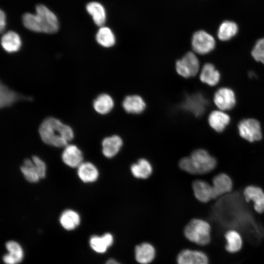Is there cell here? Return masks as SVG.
<instances>
[{
  "label": "cell",
  "mask_w": 264,
  "mask_h": 264,
  "mask_svg": "<svg viewBox=\"0 0 264 264\" xmlns=\"http://www.w3.org/2000/svg\"><path fill=\"white\" fill-rule=\"evenodd\" d=\"M194 195L199 201L206 203L214 198L212 186L200 179L194 181L192 185Z\"/></svg>",
  "instance_id": "4fadbf2b"
},
{
  "label": "cell",
  "mask_w": 264,
  "mask_h": 264,
  "mask_svg": "<svg viewBox=\"0 0 264 264\" xmlns=\"http://www.w3.org/2000/svg\"><path fill=\"white\" fill-rule=\"evenodd\" d=\"M130 171L134 178L140 180H145L152 175L154 167L149 159L141 157L131 165Z\"/></svg>",
  "instance_id": "30bf717a"
},
{
  "label": "cell",
  "mask_w": 264,
  "mask_h": 264,
  "mask_svg": "<svg viewBox=\"0 0 264 264\" xmlns=\"http://www.w3.org/2000/svg\"><path fill=\"white\" fill-rule=\"evenodd\" d=\"M243 195L247 201L253 202L256 212H264V192L261 188L254 186H248L244 189Z\"/></svg>",
  "instance_id": "9a60e30c"
},
{
  "label": "cell",
  "mask_w": 264,
  "mask_h": 264,
  "mask_svg": "<svg viewBox=\"0 0 264 264\" xmlns=\"http://www.w3.org/2000/svg\"><path fill=\"white\" fill-rule=\"evenodd\" d=\"M62 226L66 229L70 230L75 228L80 223V218L75 211L68 209L64 211L60 218Z\"/></svg>",
  "instance_id": "f1b7e54d"
},
{
  "label": "cell",
  "mask_w": 264,
  "mask_h": 264,
  "mask_svg": "<svg viewBox=\"0 0 264 264\" xmlns=\"http://www.w3.org/2000/svg\"><path fill=\"white\" fill-rule=\"evenodd\" d=\"M189 103V107L187 109L196 116L201 115L204 111L205 108V101L202 97L199 95H195L192 97Z\"/></svg>",
  "instance_id": "1f68e13d"
},
{
  "label": "cell",
  "mask_w": 264,
  "mask_h": 264,
  "mask_svg": "<svg viewBox=\"0 0 264 264\" xmlns=\"http://www.w3.org/2000/svg\"><path fill=\"white\" fill-rule=\"evenodd\" d=\"M122 106L124 110L129 114H139L146 108V103L144 99L137 94L126 96L123 99Z\"/></svg>",
  "instance_id": "7c38bea8"
},
{
  "label": "cell",
  "mask_w": 264,
  "mask_h": 264,
  "mask_svg": "<svg viewBox=\"0 0 264 264\" xmlns=\"http://www.w3.org/2000/svg\"><path fill=\"white\" fill-rule=\"evenodd\" d=\"M77 174L79 178L85 183L93 182L99 177L97 168L91 162H83L77 168Z\"/></svg>",
  "instance_id": "ac0fdd59"
},
{
  "label": "cell",
  "mask_w": 264,
  "mask_h": 264,
  "mask_svg": "<svg viewBox=\"0 0 264 264\" xmlns=\"http://www.w3.org/2000/svg\"><path fill=\"white\" fill-rule=\"evenodd\" d=\"M252 57L256 61L264 64V38L259 40L251 51Z\"/></svg>",
  "instance_id": "d6a6232c"
},
{
  "label": "cell",
  "mask_w": 264,
  "mask_h": 264,
  "mask_svg": "<svg viewBox=\"0 0 264 264\" xmlns=\"http://www.w3.org/2000/svg\"><path fill=\"white\" fill-rule=\"evenodd\" d=\"M6 26V16L4 12L0 10V30L2 32Z\"/></svg>",
  "instance_id": "e575fe53"
},
{
  "label": "cell",
  "mask_w": 264,
  "mask_h": 264,
  "mask_svg": "<svg viewBox=\"0 0 264 264\" xmlns=\"http://www.w3.org/2000/svg\"><path fill=\"white\" fill-rule=\"evenodd\" d=\"M226 240L225 248L231 253L239 252L243 245L242 238L241 234L235 230L227 231L224 236Z\"/></svg>",
  "instance_id": "603a6c76"
},
{
  "label": "cell",
  "mask_w": 264,
  "mask_h": 264,
  "mask_svg": "<svg viewBox=\"0 0 264 264\" xmlns=\"http://www.w3.org/2000/svg\"><path fill=\"white\" fill-rule=\"evenodd\" d=\"M105 264H121L114 259L109 260Z\"/></svg>",
  "instance_id": "d590c367"
},
{
  "label": "cell",
  "mask_w": 264,
  "mask_h": 264,
  "mask_svg": "<svg viewBox=\"0 0 264 264\" xmlns=\"http://www.w3.org/2000/svg\"><path fill=\"white\" fill-rule=\"evenodd\" d=\"M32 159L36 165L41 178L45 177L46 167L45 163L39 157L33 156Z\"/></svg>",
  "instance_id": "836d02e7"
},
{
  "label": "cell",
  "mask_w": 264,
  "mask_h": 264,
  "mask_svg": "<svg viewBox=\"0 0 264 264\" xmlns=\"http://www.w3.org/2000/svg\"><path fill=\"white\" fill-rule=\"evenodd\" d=\"M199 79L204 84L214 86L220 81V74L213 64L206 63L200 71Z\"/></svg>",
  "instance_id": "d6986e66"
},
{
  "label": "cell",
  "mask_w": 264,
  "mask_h": 264,
  "mask_svg": "<svg viewBox=\"0 0 264 264\" xmlns=\"http://www.w3.org/2000/svg\"><path fill=\"white\" fill-rule=\"evenodd\" d=\"M211 226L202 219H193L186 225L184 235L190 241L199 245H206L211 241Z\"/></svg>",
  "instance_id": "277c9868"
},
{
  "label": "cell",
  "mask_w": 264,
  "mask_h": 264,
  "mask_svg": "<svg viewBox=\"0 0 264 264\" xmlns=\"http://www.w3.org/2000/svg\"><path fill=\"white\" fill-rule=\"evenodd\" d=\"M39 132L42 141L56 147H65L74 137L70 127L54 117H48L41 124Z\"/></svg>",
  "instance_id": "6da1fadb"
},
{
  "label": "cell",
  "mask_w": 264,
  "mask_h": 264,
  "mask_svg": "<svg viewBox=\"0 0 264 264\" xmlns=\"http://www.w3.org/2000/svg\"><path fill=\"white\" fill-rule=\"evenodd\" d=\"M6 248L9 252L3 257L6 264H18L22 260L23 252L18 243L14 241L8 242Z\"/></svg>",
  "instance_id": "ffe728a7"
},
{
  "label": "cell",
  "mask_w": 264,
  "mask_h": 264,
  "mask_svg": "<svg viewBox=\"0 0 264 264\" xmlns=\"http://www.w3.org/2000/svg\"><path fill=\"white\" fill-rule=\"evenodd\" d=\"M22 22L28 29L36 32L54 33L59 29L55 14L43 4L36 7V14L26 13L23 15Z\"/></svg>",
  "instance_id": "7a4b0ae2"
},
{
  "label": "cell",
  "mask_w": 264,
  "mask_h": 264,
  "mask_svg": "<svg viewBox=\"0 0 264 264\" xmlns=\"http://www.w3.org/2000/svg\"><path fill=\"white\" fill-rule=\"evenodd\" d=\"M177 262L178 264H208L209 260L202 251L184 249L178 254Z\"/></svg>",
  "instance_id": "8fae6325"
},
{
  "label": "cell",
  "mask_w": 264,
  "mask_h": 264,
  "mask_svg": "<svg viewBox=\"0 0 264 264\" xmlns=\"http://www.w3.org/2000/svg\"><path fill=\"white\" fill-rule=\"evenodd\" d=\"M62 159L63 162L71 168H78L83 162L81 151L74 145H66L63 152Z\"/></svg>",
  "instance_id": "5bb4252c"
},
{
  "label": "cell",
  "mask_w": 264,
  "mask_h": 264,
  "mask_svg": "<svg viewBox=\"0 0 264 264\" xmlns=\"http://www.w3.org/2000/svg\"><path fill=\"white\" fill-rule=\"evenodd\" d=\"M240 135L249 142L260 140L262 137L261 127L259 122L252 118L242 120L238 125Z\"/></svg>",
  "instance_id": "52a82bcc"
},
{
  "label": "cell",
  "mask_w": 264,
  "mask_h": 264,
  "mask_svg": "<svg viewBox=\"0 0 264 264\" xmlns=\"http://www.w3.org/2000/svg\"><path fill=\"white\" fill-rule=\"evenodd\" d=\"M216 163L215 158L206 150L198 149L193 151L189 156L181 158L178 165L180 170L187 173L200 175L213 170Z\"/></svg>",
  "instance_id": "3957f363"
},
{
  "label": "cell",
  "mask_w": 264,
  "mask_h": 264,
  "mask_svg": "<svg viewBox=\"0 0 264 264\" xmlns=\"http://www.w3.org/2000/svg\"><path fill=\"white\" fill-rule=\"evenodd\" d=\"M214 104L221 110L232 109L236 104V97L234 91L227 88H221L215 93Z\"/></svg>",
  "instance_id": "ba28073f"
},
{
  "label": "cell",
  "mask_w": 264,
  "mask_h": 264,
  "mask_svg": "<svg viewBox=\"0 0 264 264\" xmlns=\"http://www.w3.org/2000/svg\"><path fill=\"white\" fill-rule=\"evenodd\" d=\"M123 145L124 140L119 135L106 137L102 141V154L107 158H112L118 154Z\"/></svg>",
  "instance_id": "9c48e42d"
},
{
  "label": "cell",
  "mask_w": 264,
  "mask_h": 264,
  "mask_svg": "<svg viewBox=\"0 0 264 264\" xmlns=\"http://www.w3.org/2000/svg\"><path fill=\"white\" fill-rule=\"evenodd\" d=\"M1 44L6 52H16L20 49L22 41L20 36L16 32L10 31L3 35L1 38Z\"/></svg>",
  "instance_id": "7402d4cb"
},
{
  "label": "cell",
  "mask_w": 264,
  "mask_h": 264,
  "mask_svg": "<svg viewBox=\"0 0 264 264\" xmlns=\"http://www.w3.org/2000/svg\"><path fill=\"white\" fill-rule=\"evenodd\" d=\"M238 31V27L235 22L226 21L220 25L217 35L220 40L226 41L234 37Z\"/></svg>",
  "instance_id": "f546056e"
},
{
  "label": "cell",
  "mask_w": 264,
  "mask_h": 264,
  "mask_svg": "<svg viewBox=\"0 0 264 264\" xmlns=\"http://www.w3.org/2000/svg\"><path fill=\"white\" fill-rule=\"evenodd\" d=\"M212 188L214 198L229 192L232 188L231 178L226 174L216 176L213 180Z\"/></svg>",
  "instance_id": "2e32d148"
},
{
  "label": "cell",
  "mask_w": 264,
  "mask_h": 264,
  "mask_svg": "<svg viewBox=\"0 0 264 264\" xmlns=\"http://www.w3.org/2000/svg\"><path fill=\"white\" fill-rule=\"evenodd\" d=\"M86 9L95 24L103 26L106 20V13L103 6L99 2L92 1L87 5Z\"/></svg>",
  "instance_id": "d4e9b609"
},
{
  "label": "cell",
  "mask_w": 264,
  "mask_h": 264,
  "mask_svg": "<svg viewBox=\"0 0 264 264\" xmlns=\"http://www.w3.org/2000/svg\"><path fill=\"white\" fill-rule=\"evenodd\" d=\"M93 105L94 109L97 113L105 115L112 110L114 106V102L110 95L102 93L94 100Z\"/></svg>",
  "instance_id": "cb8c5ba5"
},
{
  "label": "cell",
  "mask_w": 264,
  "mask_h": 264,
  "mask_svg": "<svg viewBox=\"0 0 264 264\" xmlns=\"http://www.w3.org/2000/svg\"><path fill=\"white\" fill-rule=\"evenodd\" d=\"M155 257L154 247L149 243L144 242L137 245L135 248V258L141 264H148Z\"/></svg>",
  "instance_id": "44dd1931"
},
{
  "label": "cell",
  "mask_w": 264,
  "mask_h": 264,
  "mask_svg": "<svg viewBox=\"0 0 264 264\" xmlns=\"http://www.w3.org/2000/svg\"><path fill=\"white\" fill-rule=\"evenodd\" d=\"M176 72L184 78L196 76L199 71L200 64L196 54L193 51L186 52L175 64Z\"/></svg>",
  "instance_id": "5b68a950"
},
{
  "label": "cell",
  "mask_w": 264,
  "mask_h": 264,
  "mask_svg": "<svg viewBox=\"0 0 264 264\" xmlns=\"http://www.w3.org/2000/svg\"><path fill=\"white\" fill-rule=\"evenodd\" d=\"M208 121L212 129L218 132H221L229 123L230 118L224 111L217 110L210 113Z\"/></svg>",
  "instance_id": "e0dca14e"
},
{
  "label": "cell",
  "mask_w": 264,
  "mask_h": 264,
  "mask_svg": "<svg viewBox=\"0 0 264 264\" xmlns=\"http://www.w3.org/2000/svg\"><path fill=\"white\" fill-rule=\"evenodd\" d=\"M96 40L99 44L105 48L112 47L116 43V38L112 31L104 26H101L97 31Z\"/></svg>",
  "instance_id": "4316f807"
},
{
  "label": "cell",
  "mask_w": 264,
  "mask_h": 264,
  "mask_svg": "<svg viewBox=\"0 0 264 264\" xmlns=\"http://www.w3.org/2000/svg\"><path fill=\"white\" fill-rule=\"evenodd\" d=\"M113 238L110 233H106L102 236H93L90 239L91 247L98 253L105 252L113 243Z\"/></svg>",
  "instance_id": "484cf974"
},
{
  "label": "cell",
  "mask_w": 264,
  "mask_h": 264,
  "mask_svg": "<svg viewBox=\"0 0 264 264\" xmlns=\"http://www.w3.org/2000/svg\"><path fill=\"white\" fill-rule=\"evenodd\" d=\"M0 106L1 108L9 106L18 98L17 93L1 84L0 88Z\"/></svg>",
  "instance_id": "4dcf8cb0"
},
{
  "label": "cell",
  "mask_w": 264,
  "mask_h": 264,
  "mask_svg": "<svg viewBox=\"0 0 264 264\" xmlns=\"http://www.w3.org/2000/svg\"><path fill=\"white\" fill-rule=\"evenodd\" d=\"M21 171L24 178L30 182H37L41 178L38 168L32 158L24 160L21 167Z\"/></svg>",
  "instance_id": "83f0119b"
},
{
  "label": "cell",
  "mask_w": 264,
  "mask_h": 264,
  "mask_svg": "<svg viewBox=\"0 0 264 264\" xmlns=\"http://www.w3.org/2000/svg\"><path fill=\"white\" fill-rule=\"evenodd\" d=\"M215 45L214 38L204 30L197 31L193 35L191 46L196 54H207L214 49Z\"/></svg>",
  "instance_id": "8992f818"
}]
</instances>
